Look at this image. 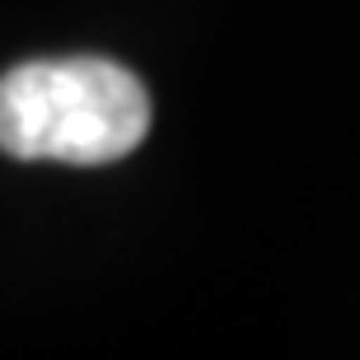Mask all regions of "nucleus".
Here are the masks:
<instances>
[{
  "label": "nucleus",
  "instance_id": "1",
  "mask_svg": "<svg viewBox=\"0 0 360 360\" xmlns=\"http://www.w3.org/2000/svg\"><path fill=\"white\" fill-rule=\"evenodd\" d=\"M150 131V94L108 56L24 61L0 75V150L10 160L112 164Z\"/></svg>",
  "mask_w": 360,
  "mask_h": 360
}]
</instances>
